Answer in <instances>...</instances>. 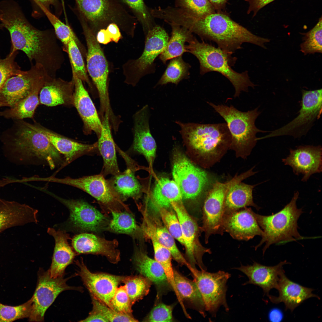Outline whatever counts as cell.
Wrapping results in <instances>:
<instances>
[{
  "instance_id": "484cf974",
  "label": "cell",
  "mask_w": 322,
  "mask_h": 322,
  "mask_svg": "<svg viewBox=\"0 0 322 322\" xmlns=\"http://www.w3.org/2000/svg\"><path fill=\"white\" fill-rule=\"evenodd\" d=\"M74 89L72 79L68 81L60 78L49 76L40 90L39 104L48 106L60 105L74 106Z\"/></svg>"
},
{
  "instance_id": "e575fe53",
  "label": "cell",
  "mask_w": 322,
  "mask_h": 322,
  "mask_svg": "<svg viewBox=\"0 0 322 322\" xmlns=\"http://www.w3.org/2000/svg\"><path fill=\"white\" fill-rule=\"evenodd\" d=\"M49 76L46 72L41 75L36 81L30 94L13 107L0 111V116L14 120L33 118L35 110L39 105L40 90Z\"/></svg>"
},
{
  "instance_id": "6da1fadb",
  "label": "cell",
  "mask_w": 322,
  "mask_h": 322,
  "mask_svg": "<svg viewBox=\"0 0 322 322\" xmlns=\"http://www.w3.org/2000/svg\"><path fill=\"white\" fill-rule=\"evenodd\" d=\"M2 13L0 28L9 32L11 39L10 52L23 51L31 63L42 66L47 74L56 77L64 61L53 30L36 29L27 21L18 3L13 0L0 2Z\"/></svg>"
},
{
  "instance_id": "ab89813d",
  "label": "cell",
  "mask_w": 322,
  "mask_h": 322,
  "mask_svg": "<svg viewBox=\"0 0 322 322\" xmlns=\"http://www.w3.org/2000/svg\"><path fill=\"white\" fill-rule=\"evenodd\" d=\"M174 277L177 290L183 302L190 303L203 317L206 315L205 304L195 282L184 276L174 269Z\"/></svg>"
},
{
  "instance_id": "b9f144b4",
  "label": "cell",
  "mask_w": 322,
  "mask_h": 322,
  "mask_svg": "<svg viewBox=\"0 0 322 322\" xmlns=\"http://www.w3.org/2000/svg\"><path fill=\"white\" fill-rule=\"evenodd\" d=\"M152 243L155 259L162 266L171 288L175 292L177 297H179L177 290L174 277V269L171 263L172 256L170 251L161 244L152 235H150Z\"/></svg>"
},
{
  "instance_id": "30bf717a",
  "label": "cell",
  "mask_w": 322,
  "mask_h": 322,
  "mask_svg": "<svg viewBox=\"0 0 322 322\" xmlns=\"http://www.w3.org/2000/svg\"><path fill=\"white\" fill-rule=\"evenodd\" d=\"M169 38L160 26L154 27L145 35V46L141 56L135 59L129 60L122 66L124 82L135 86L143 77L154 73L156 58L164 51Z\"/></svg>"
},
{
  "instance_id": "7a4b0ae2",
  "label": "cell",
  "mask_w": 322,
  "mask_h": 322,
  "mask_svg": "<svg viewBox=\"0 0 322 322\" xmlns=\"http://www.w3.org/2000/svg\"><path fill=\"white\" fill-rule=\"evenodd\" d=\"M171 20L174 24L185 27L203 40L212 41L218 47L232 55L245 43L264 49L268 38L254 35L226 15L215 12L200 16L181 8L175 10Z\"/></svg>"
},
{
  "instance_id": "603a6c76",
  "label": "cell",
  "mask_w": 322,
  "mask_h": 322,
  "mask_svg": "<svg viewBox=\"0 0 322 322\" xmlns=\"http://www.w3.org/2000/svg\"><path fill=\"white\" fill-rule=\"evenodd\" d=\"M72 79L74 85V106L76 108L83 122L85 134L95 133L99 136L102 128V122L96 108L89 93L85 89L82 81L73 71Z\"/></svg>"
},
{
  "instance_id": "ac0fdd59",
  "label": "cell",
  "mask_w": 322,
  "mask_h": 322,
  "mask_svg": "<svg viewBox=\"0 0 322 322\" xmlns=\"http://www.w3.org/2000/svg\"><path fill=\"white\" fill-rule=\"evenodd\" d=\"M44 191L69 209V223L75 229L98 232L108 227L109 223L107 218L87 202L80 200L64 199L48 191Z\"/></svg>"
},
{
  "instance_id": "d4e9b609",
  "label": "cell",
  "mask_w": 322,
  "mask_h": 322,
  "mask_svg": "<svg viewBox=\"0 0 322 322\" xmlns=\"http://www.w3.org/2000/svg\"><path fill=\"white\" fill-rule=\"evenodd\" d=\"M72 244L78 253L100 255L111 263L116 264L120 260V253L116 239L108 240L92 233H82L75 236Z\"/></svg>"
},
{
  "instance_id": "ee69618b",
  "label": "cell",
  "mask_w": 322,
  "mask_h": 322,
  "mask_svg": "<svg viewBox=\"0 0 322 322\" xmlns=\"http://www.w3.org/2000/svg\"><path fill=\"white\" fill-rule=\"evenodd\" d=\"M75 35L70 38L68 45L67 53L68 54L72 71L82 81L86 82L92 88L87 73L82 55L78 46Z\"/></svg>"
},
{
  "instance_id": "11a10c76",
  "label": "cell",
  "mask_w": 322,
  "mask_h": 322,
  "mask_svg": "<svg viewBox=\"0 0 322 322\" xmlns=\"http://www.w3.org/2000/svg\"><path fill=\"white\" fill-rule=\"evenodd\" d=\"M182 9L200 16L214 13V8L208 0H178Z\"/></svg>"
},
{
  "instance_id": "4fadbf2b",
  "label": "cell",
  "mask_w": 322,
  "mask_h": 322,
  "mask_svg": "<svg viewBox=\"0 0 322 322\" xmlns=\"http://www.w3.org/2000/svg\"><path fill=\"white\" fill-rule=\"evenodd\" d=\"M175 153L172 168L174 180L179 188L182 199H196L208 183V175L181 152L177 151Z\"/></svg>"
},
{
  "instance_id": "74e56055",
  "label": "cell",
  "mask_w": 322,
  "mask_h": 322,
  "mask_svg": "<svg viewBox=\"0 0 322 322\" xmlns=\"http://www.w3.org/2000/svg\"><path fill=\"white\" fill-rule=\"evenodd\" d=\"M178 187L174 180L162 177L157 181L146 204L165 208H172L174 202L182 200Z\"/></svg>"
},
{
  "instance_id": "680465c9",
  "label": "cell",
  "mask_w": 322,
  "mask_h": 322,
  "mask_svg": "<svg viewBox=\"0 0 322 322\" xmlns=\"http://www.w3.org/2000/svg\"><path fill=\"white\" fill-rule=\"evenodd\" d=\"M106 30L112 41L117 43L122 38L119 27L116 24L114 23L109 24L106 27Z\"/></svg>"
},
{
  "instance_id": "bcb514c9",
  "label": "cell",
  "mask_w": 322,
  "mask_h": 322,
  "mask_svg": "<svg viewBox=\"0 0 322 322\" xmlns=\"http://www.w3.org/2000/svg\"><path fill=\"white\" fill-rule=\"evenodd\" d=\"M322 20L320 18L318 23L307 32L302 33L303 42L300 45V51L305 55L322 52Z\"/></svg>"
},
{
  "instance_id": "6f0895ef",
  "label": "cell",
  "mask_w": 322,
  "mask_h": 322,
  "mask_svg": "<svg viewBox=\"0 0 322 322\" xmlns=\"http://www.w3.org/2000/svg\"><path fill=\"white\" fill-rule=\"evenodd\" d=\"M275 0H246L248 2L249 5L247 12L248 13L253 12V16H254L261 9Z\"/></svg>"
},
{
  "instance_id": "7dc6e473",
  "label": "cell",
  "mask_w": 322,
  "mask_h": 322,
  "mask_svg": "<svg viewBox=\"0 0 322 322\" xmlns=\"http://www.w3.org/2000/svg\"><path fill=\"white\" fill-rule=\"evenodd\" d=\"M148 205L153 207L157 211L162 222L170 234L174 239L184 245L180 224L175 211L172 210L173 209L171 210V208Z\"/></svg>"
},
{
  "instance_id": "ffe728a7",
  "label": "cell",
  "mask_w": 322,
  "mask_h": 322,
  "mask_svg": "<svg viewBox=\"0 0 322 322\" xmlns=\"http://www.w3.org/2000/svg\"><path fill=\"white\" fill-rule=\"evenodd\" d=\"M46 72L42 66L35 64L29 70L10 77L0 88V102L13 107L30 94L36 80Z\"/></svg>"
},
{
  "instance_id": "8992f818",
  "label": "cell",
  "mask_w": 322,
  "mask_h": 322,
  "mask_svg": "<svg viewBox=\"0 0 322 322\" xmlns=\"http://www.w3.org/2000/svg\"><path fill=\"white\" fill-rule=\"evenodd\" d=\"M176 123L185 143L198 154L210 161L229 147L231 135L226 123Z\"/></svg>"
},
{
  "instance_id": "ba28073f",
  "label": "cell",
  "mask_w": 322,
  "mask_h": 322,
  "mask_svg": "<svg viewBox=\"0 0 322 322\" xmlns=\"http://www.w3.org/2000/svg\"><path fill=\"white\" fill-rule=\"evenodd\" d=\"M79 15L96 35L100 29L114 23L128 35L134 36V18L115 0H75Z\"/></svg>"
},
{
  "instance_id": "9c48e42d",
  "label": "cell",
  "mask_w": 322,
  "mask_h": 322,
  "mask_svg": "<svg viewBox=\"0 0 322 322\" xmlns=\"http://www.w3.org/2000/svg\"><path fill=\"white\" fill-rule=\"evenodd\" d=\"M79 20L87 45V70L98 92L103 117L106 112H111L108 90V64L96 35L83 18Z\"/></svg>"
},
{
  "instance_id": "cb8c5ba5",
  "label": "cell",
  "mask_w": 322,
  "mask_h": 322,
  "mask_svg": "<svg viewBox=\"0 0 322 322\" xmlns=\"http://www.w3.org/2000/svg\"><path fill=\"white\" fill-rule=\"evenodd\" d=\"M133 117L134 139L131 149L144 156L151 164L154 159L157 145L150 131L148 105L137 112Z\"/></svg>"
},
{
  "instance_id": "8d00e7d4",
  "label": "cell",
  "mask_w": 322,
  "mask_h": 322,
  "mask_svg": "<svg viewBox=\"0 0 322 322\" xmlns=\"http://www.w3.org/2000/svg\"><path fill=\"white\" fill-rule=\"evenodd\" d=\"M257 185H250L240 182L231 186L225 198L224 216L248 206L259 210L260 208L254 203L253 195V188Z\"/></svg>"
},
{
  "instance_id": "7bdbcfd3",
  "label": "cell",
  "mask_w": 322,
  "mask_h": 322,
  "mask_svg": "<svg viewBox=\"0 0 322 322\" xmlns=\"http://www.w3.org/2000/svg\"><path fill=\"white\" fill-rule=\"evenodd\" d=\"M123 283L132 305L148 293L152 282L142 275L124 277Z\"/></svg>"
},
{
  "instance_id": "e7e4bbea",
  "label": "cell",
  "mask_w": 322,
  "mask_h": 322,
  "mask_svg": "<svg viewBox=\"0 0 322 322\" xmlns=\"http://www.w3.org/2000/svg\"><path fill=\"white\" fill-rule=\"evenodd\" d=\"M213 7L216 8H219L224 5L227 0H208Z\"/></svg>"
},
{
  "instance_id": "1f68e13d",
  "label": "cell",
  "mask_w": 322,
  "mask_h": 322,
  "mask_svg": "<svg viewBox=\"0 0 322 322\" xmlns=\"http://www.w3.org/2000/svg\"><path fill=\"white\" fill-rule=\"evenodd\" d=\"M121 155L126 162L127 168L124 172L113 175L107 179L114 191L122 201L129 198L138 199L142 193V187L136 178L134 172L136 167L133 160L124 152Z\"/></svg>"
},
{
  "instance_id": "f5cc1de1",
  "label": "cell",
  "mask_w": 322,
  "mask_h": 322,
  "mask_svg": "<svg viewBox=\"0 0 322 322\" xmlns=\"http://www.w3.org/2000/svg\"><path fill=\"white\" fill-rule=\"evenodd\" d=\"M18 52H10L4 59L0 57V88L10 77L21 73L23 71L15 61Z\"/></svg>"
},
{
  "instance_id": "4316f807",
  "label": "cell",
  "mask_w": 322,
  "mask_h": 322,
  "mask_svg": "<svg viewBox=\"0 0 322 322\" xmlns=\"http://www.w3.org/2000/svg\"><path fill=\"white\" fill-rule=\"evenodd\" d=\"M30 124L34 129L45 136L56 149L64 155L66 164L78 157L98 151L97 142L91 144L80 143L52 131L38 123Z\"/></svg>"
},
{
  "instance_id": "003e7915",
  "label": "cell",
  "mask_w": 322,
  "mask_h": 322,
  "mask_svg": "<svg viewBox=\"0 0 322 322\" xmlns=\"http://www.w3.org/2000/svg\"><path fill=\"white\" fill-rule=\"evenodd\" d=\"M1 16H2V13H1V10H0V21H1Z\"/></svg>"
},
{
  "instance_id": "e0dca14e",
  "label": "cell",
  "mask_w": 322,
  "mask_h": 322,
  "mask_svg": "<svg viewBox=\"0 0 322 322\" xmlns=\"http://www.w3.org/2000/svg\"><path fill=\"white\" fill-rule=\"evenodd\" d=\"M171 207L178 219L181 230L187 260L191 268L196 269V265L201 270H206L202 258L206 253H211L210 249L202 246L199 239V229L196 221L189 215L182 200L173 202Z\"/></svg>"
},
{
  "instance_id": "5b68a950",
  "label": "cell",
  "mask_w": 322,
  "mask_h": 322,
  "mask_svg": "<svg viewBox=\"0 0 322 322\" xmlns=\"http://www.w3.org/2000/svg\"><path fill=\"white\" fill-rule=\"evenodd\" d=\"M299 195L295 192L290 202L278 212L268 216L262 215L253 211V215L263 230L261 239L255 247L256 249L264 243L263 253L272 244L296 241L303 237L299 233L297 222L303 212L297 207L296 202Z\"/></svg>"
},
{
  "instance_id": "2e32d148",
  "label": "cell",
  "mask_w": 322,
  "mask_h": 322,
  "mask_svg": "<svg viewBox=\"0 0 322 322\" xmlns=\"http://www.w3.org/2000/svg\"><path fill=\"white\" fill-rule=\"evenodd\" d=\"M69 278H64L63 277L52 278L49 270L45 271L41 268L39 269L36 287L32 297V310L28 318L30 321H43L46 311L62 292L79 290V287L67 284L66 281Z\"/></svg>"
},
{
  "instance_id": "94428289",
  "label": "cell",
  "mask_w": 322,
  "mask_h": 322,
  "mask_svg": "<svg viewBox=\"0 0 322 322\" xmlns=\"http://www.w3.org/2000/svg\"><path fill=\"white\" fill-rule=\"evenodd\" d=\"M96 37L97 41L99 44H107L112 41L105 29L100 30L97 33Z\"/></svg>"
},
{
  "instance_id": "91938a15",
  "label": "cell",
  "mask_w": 322,
  "mask_h": 322,
  "mask_svg": "<svg viewBox=\"0 0 322 322\" xmlns=\"http://www.w3.org/2000/svg\"><path fill=\"white\" fill-rule=\"evenodd\" d=\"M80 321L109 322V321L103 316L93 310L90 312L89 315L86 318Z\"/></svg>"
},
{
  "instance_id": "3957f363",
  "label": "cell",
  "mask_w": 322,
  "mask_h": 322,
  "mask_svg": "<svg viewBox=\"0 0 322 322\" xmlns=\"http://www.w3.org/2000/svg\"><path fill=\"white\" fill-rule=\"evenodd\" d=\"M1 140L5 157L16 165L39 161L53 169L62 161L61 154L47 137L23 120H15L12 126L2 134Z\"/></svg>"
},
{
  "instance_id": "d6a6232c",
  "label": "cell",
  "mask_w": 322,
  "mask_h": 322,
  "mask_svg": "<svg viewBox=\"0 0 322 322\" xmlns=\"http://www.w3.org/2000/svg\"><path fill=\"white\" fill-rule=\"evenodd\" d=\"M110 115L106 112L101 120L102 128L97 142L98 151L102 156L103 165L100 174L104 176L116 175L121 172L118 168L116 155V145L111 132Z\"/></svg>"
},
{
  "instance_id": "4dcf8cb0",
  "label": "cell",
  "mask_w": 322,
  "mask_h": 322,
  "mask_svg": "<svg viewBox=\"0 0 322 322\" xmlns=\"http://www.w3.org/2000/svg\"><path fill=\"white\" fill-rule=\"evenodd\" d=\"M38 212L26 204L0 198V233L12 227L36 223Z\"/></svg>"
},
{
  "instance_id": "7c38bea8",
  "label": "cell",
  "mask_w": 322,
  "mask_h": 322,
  "mask_svg": "<svg viewBox=\"0 0 322 322\" xmlns=\"http://www.w3.org/2000/svg\"><path fill=\"white\" fill-rule=\"evenodd\" d=\"M244 179V175L241 174L227 182H216L208 192L203 207L202 229L205 233L206 243L211 235L224 233L222 224L225 195L231 186Z\"/></svg>"
},
{
  "instance_id": "d590c367",
  "label": "cell",
  "mask_w": 322,
  "mask_h": 322,
  "mask_svg": "<svg viewBox=\"0 0 322 322\" xmlns=\"http://www.w3.org/2000/svg\"><path fill=\"white\" fill-rule=\"evenodd\" d=\"M133 260L136 270L162 290L171 287L161 265L155 259L149 257L141 249L135 251Z\"/></svg>"
},
{
  "instance_id": "9a60e30c",
  "label": "cell",
  "mask_w": 322,
  "mask_h": 322,
  "mask_svg": "<svg viewBox=\"0 0 322 322\" xmlns=\"http://www.w3.org/2000/svg\"><path fill=\"white\" fill-rule=\"evenodd\" d=\"M191 273L193 281L202 296L206 311L213 316L221 306H223L226 311H228L229 309L226 298V284L230 275L222 271L210 273L197 269Z\"/></svg>"
},
{
  "instance_id": "8fae6325",
  "label": "cell",
  "mask_w": 322,
  "mask_h": 322,
  "mask_svg": "<svg viewBox=\"0 0 322 322\" xmlns=\"http://www.w3.org/2000/svg\"><path fill=\"white\" fill-rule=\"evenodd\" d=\"M301 108L298 115L281 128L270 131L259 140L285 135L300 138L307 134L322 112V90H302Z\"/></svg>"
},
{
  "instance_id": "f907efd6",
  "label": "cell",
  "mask_w": 322,
  "mask_h": 322,
  "mask_svg": "<svg viewBox=\"0 0 322 322\" xmlns=\"http://www.w3.org/2000/svg\"><path fill=\"white\" fill-rule=\"evenodd\" d=\"M91 298L92 310L101 314L109 322L138 321L132 315L117 312L95 298L92 297Z\"/></svg>"
},
{
  "instance_id": "f6af8a7d",
  "label": "cell",
  "mask_w": 322,
  "mask_h": 322,
  "mask_svg": "<svg viewBox=\"0 0 322 322\" xmlns=\"http://www.w3.org/2000/svg\"><path fill=\"white\" fill-rule=\"evenodd\" d=\"M111 211L112 218L108 228L115 232L136 236L139 228L131 214L126 212Z\"/></svg>"
},
{
  "instance_id": "9f6ffc18",
  "label": "cell",
  "mask_w": 322,
  "mask_h": 322,
  "mask_svg": "<svg viewBox=\"0 0 322 322\" xmlns=\"http://www.w3.org/2000/svg\"><path fill=\"white\" fill-rule=\"evenodd\" d=\"M171 305L159 303L155 305L144 319L146 322H171L173 320Z\"/></svg>"
},
{
  "instance_id": "7402d4cb",
  "label": "cell",
  "mask_w": 322,
  "mask_h": 322,
  "mask_svg": "<svg viewBox=\"0 0 322 322\" xmlns=\"http://www.w3.org/2000/svg\"><path fill=\"white\" fill-rule=\"evenodd\" d=\"M251 208L246 207L224 216L222 228L234 239L247 241L263 231L258 225Z\"/></svg>"
},
{
  "instance_id": "f35d334b",
  "label": "cell",
  "mask_w": 322,
  "mask_h": 322,
  "mask_svg": "<svg viewBox=\"0 0 322 322\" xmlns=\"http://www.w3.org/2000/svg\"><path fill=\"white\" fill-rule=\"evenodd\" d=\"M170 24L172 27L171 35L159 56L160 60L165 64L168 60L182 55L187 52L185 44L191 41L194 37L192 32L187 28L176 24Z\"/></svg>"
},
{
  "instance_id": "be15d7a7",
  "label": "cell",
  "mask_w": 322,
  "mask_h": 322,
  "mask_svg": "<svg viewBox=\"0 0 322 322\" xmlns=\"http://www.w3.org/2000/svg\"><path fill=\"white\" fill-rule=\"evenodd\" d=\"M38 5H43L48 9L50 5H55L56 0H34Z\"/></svg>"
},
{
  "instance_id": "03108f58",
  "label": "cell",
  "mask_w": 322,
  "mask_h": 322,
  "mask_svg": "<svg viewBox=\"0 0 322 322\" xmlns=\"http://www.w3.org/2000/svg\"><path fill=\"white\" fill-rule=\"evenodd\" d=\"M5 106H8L7 105L6 103L0 102V107Z\"/></svg>"
},
{
  "instance_id": "f546056e",
  "label": "cell",
  "mask_w": 322,
  "mask_h": 322,
  "mask_svg": "<svg viewBox=\"0 0 322 322\" xmlns=\"http://www.w3.org/2000/svg\"><path fill=\"white\" fill-rule=\"evenodd\" d=\"M143 214L142 229L145 235L151 234L161 244L170 251L175 260L179 264L186 266L190 270L192 269L191 267L178 249L174 239L161 220L150 214L146 209L143 211Z\"/></svg>"
},
{
  "instance_id": "5bb4252c",
  "label": "cell",
  "mask_w": 322,
  "mask_h": 322,
  "mask_svg": "<svg viewBox=\"0 0 322 322\" xmlns=\"http://www.w3.org/2000/svg\"><path fill=\"white\" fill-rule=\"evenodd\" d=\"M50 182L70 185L80 189L95 198L100 204L112 210L120 211V210L128 208L123 203L109 184L107 179L100 174L73 178L69 177L58 178L51 176Z\"/></svg>"
},
{
  "instance_id": "52a82bcc",
  "label": "cell",
  "mask_w": 322,
  "mask_h": 322,
  "mask_svg": "<svg viewBox=\"0 0 322 322\" xmlns=\"http://www.w3.org/2000/svg\"><path fill=\"white\" fill-rule=\"evenodd\" d=\"M207 103L226 121L231 135L229 148L238 157H244L251 152L258 141L257 133L269 132L261 130L255 125V121L261 113L258 107L242 112L232 105L228 106Z\"/></svg>"
},
{
  "instance_id": "44dd1931",
  "label": "cell",
  "mask_w": 322,
  "mask_h": 322,
  "mask_svg": "<svg viewBox=\"0 0 322 322\" xmlns=\"http://www.w3.org/2000/svg\"><path fill=\"white\" fill-rule=\"evenodd\" d=\"M284 165L292 168L296 175H302L301 181H307L312 175L322 171V149L321 145H300L290 149V154L282 160Z\"/></svg>"
},
{
  "instance_id": "f1b7e54d",
  "label": "cell",
  "mask_w": 322,
  "mask_h": 322,
  "mask_svg": "<svg viewBox=\"0 0 322 322\" xmlns=\"http://www.w3.org/2000/svg\"><path fill=\"white\" fill-rule=\"evenodd\" d=\"M279 295L276 297L269 295L267 297L273 303H284L285 310L291 312L306 299L312 297L320 298L313 294L314 290L303 286L288 279L283 270L280 274L278 282Z\"/></svg>"
},
{
  "instance_id": "c3c4849f",
  "label": "cell",
  "mask_w": 322,
  "mask_h": 322,
  "mask_svg": "<svg viewBox=\"0 0 322 322\" xmlns=\"http://www.w3.org/2000/svg\"><path fill=\"white\" fill-rule=\"evenodd\" d=\"M32 297L25 303L15 306L4 305L0 302V322H12L29 318L32 310Z\"/></svg>"
},
{
  "instance_id": "d6986e66",
  "label": "cell",
  "mask_w": 322,
  "mask_h": 322,
  "mask_svg": "<svg viewBox=\"0 0 322 322\" xmlns=\"http://www.w3.org/2000/svg\"><path fill=\"white\" fill-rule=\"evenodd\" d=\"M75 262L78 267L76 274L80 277L91 296L111 308V300L118 285L122 282L124 276L92 273L82 260L77 261Z\"/></svg>"
},
{
  "instance_id": "60d3db41",
  "label": "cell",
  "mask_w": 322,
  "mask_h": 322,
  "mask_svg": "<svg viewBox=\"0 0 322 322\" xmlns=\"http://www.w3.org/2000/svg\"><path fill=\"white\" fill-rule=\"evenodd\" d=\"M191 66L183 60L182 55L171 59L157 85L168 83L177 85L182 80L188 78Z\"/></svg>"
},
{
  "instance_id": "6125c7cd",
  "label": "cell",
  "mask_w": 322,
  "mask_h": 322,
  "mask_svg": "<svg viewBox=\"0 0 322 322\" xmlns=\"http://www.w3.org/2000/svg\"><path fill=\"white\" fill-rule=\"evenodd\" d=\"M269 318L272 322H280L283 319V315L282 312L279 309L275 308L272 309L269 312Z\"/></svg>"
},
{
  "instance_id": "681fc988",
  "label": "cell",
  "mask_w": 322,
  "mask_h": 322,
  "mask_svg": "<svg viewBox=\"0 0 322 322\" xmlns=\"http://www.w3.org/2000/svg\"><path fill=\"white\" fill-rule=\"evenodd\" d=\"M54 28L57 38L63 44V51L67 52L68 45L71 38L75 34L69 26L61 21L44 6L39 5Z\"/></svg>"
},
{
  "instance_id": "277c9868",
  "label": "cell",
  "mask_w": 322,
  "mask_h": 322,
  "mask_svg": "<svg viewBox=\"0 0 322 322\" xmlns=\"http://www.w3.org/2000/svg\"><path fill=\"white\" fill-rule=\"evenodd\" d=\"M185 47L187 52L194 55L198 60L201 75L216 72L228 79L235 89L234 97H238L242 91L247 92L249 87L254 88L255 86L250 80L247 71L238 73L231 68L236 62V58L220 48L203 40L200 42L194 37Z\"/></svg>"
},
{
  "instance_id": "816d5d0a",
  "label": "cell",
  "mask_w": 322,
  "mask_h": 322,
  "mask_svg": "<svg viewBox=\"0 0 322 322\" xmlns=\"http://www.w3.org/2000/svg\"><path fill=\"white\" fill-rule=\"evenodd\" d=\"M132 10L143 27L146 35L152 27L150 14L143 0H121Z\"/></svg>"
},
{
  "instance_id": "83f0119b",
  "label": "cell",
  "mask_w": 322,
  "mask_h": 322,
  "mask_svg": "<svg viewBox=\"0 0 322 322\" xmlns=\"http://www.w3.org/2000/svg\"><path fill=\"white\" fill-rule=\"evenodd\" d=\"M289 264L286 260L273 266H268L254 262L252 265H241L236 269L244 273L249 278L244 284H253L261 287L267 296L270 290H278L280 273L284 270L283 266Z\"/></svg>"
},
{
  "instance_id": "db71d44e",
  "label": "cell",
  "mask_w": 322,
  "mask_h": 322,
  "mask_svg": "<svg viewBox=\"0 0 322 322\" xmlns=\"http://www.w3.org/2000/svg\"><path fill=\"white\" fill-rule=\"evenodd\" d=\"M111 304V308L116 312L132 315L133 305L124 285L117 288Z\"/></svg>"
},
{
  "instance_id": "836d02e7",
  "label": "cell",
  "mask_w": 322,
  "mask_h": 322,
  "mask_svg": "<svg viewBox=\"0 0 322 322\" xmlns=\"http://www.w3.org/2000/svg\"><path fill=\"white\" fill-rule=\"evenodd\" d=\"M47 232L55 240L52 264L49 270L51 277H63L66 267L72 262L75 253L68 242L69 237L65 232L49 228Z\"/></svg>"
}]
</instances>
